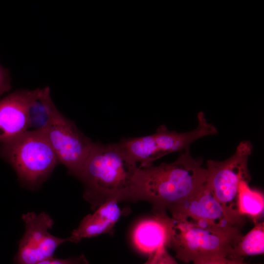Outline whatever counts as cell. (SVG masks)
Here are the masks:
<instances>
[{
	"mask_svg": "<svg viewBox=\"0 0 264 264\" xmlns=\"http://www.w3.org/2000/svg\"><path fill=\"white\" fill-rule=\"evenodd\" d=\"M123 212L117 201H106L94 210L93 213L84 218L67 238L68 242L77 243L83 239L109 233L124 214Z\"/></svg>",
	"mask_w": 264,
	"mask_h": 264,
	"instance_id": "cell-12",
	"label": "cell"
},
{
	"mask_svg": "<svg viewBox=\"0 0 264 264\" xmlns=\"http://www.w3.org/2000/svg\"><path fill=\"white\" fill-rule=\"evenodd\" d=\"M197 118L198 126L189 132L170 131L161 125L152 134L124 137L118 143L131 164L140 168L147 167L167 154L189 150L191 144L198 139L218 133L217 129L207 122L203 112H198Z\"/></svg>",
	"mask_w": 264,
	"mask_h": 264,
	"instance_id": "cell-5",
	"label": "cell"
},
{
	"mask_svg": "<svg viewBox=\"0 0 264 264\" xmlns=\"http://www.w3.org/2000/svg\"><path fill=\"white\" fill-rule=\"evenodd\" d=\"M39 99L47 113L46 122L40 129L45 133L58 162L78 178L94 142L58 110L51 98L49 87L40 89Z\"/></svg>",
	"mask_w": 264,
	"mask_h": 264,
	"instance_id": "cell-6",
	"label": "cell"
},
{
	"mask_svg": "<svg viewBox=\"0 0 264 264\" xmlns=\"http://www.w3.org/2000/svg\"><path fill=\"white\" fill-rule=\"evenodd\" d=\"M175 220L229 231H242L245 217L231 211L214 196L206 182L181 202L167 208Z\"/></svg>",
	"mask_w": 264,
	"mask_h": 264,
	"instance_id": "cell-8",
	"label": "cell"
},
{
	"mask_svg": "<svg viewBox=\"0 0 264 264\" xmlns=\"http://www.w3.org/2000/svg\"><path fill=\"white\" fill-rule=\"evenodd\" d=\"M41 88L15 90L0 100V144L10 142L28 131L29 110Z\"/></svg>",
	"mask_w": 264,
	"mask_h": 264,
	"instance_id": "cell-10",
	"label": "cell"
},
{
	"mask_svg": "<svg viewBox=\"0 0 264 264\" xmlns=\"http://www.w3.org/2000/svg\"><path fill=\"white\" fill-rule=\"evenodd\" d=\"M173 220V234L167 247L185 263L197 264L211 259L228 258L242 236V231L225 230L184 220Z\"/></svg>",
	"mask_w": 264,
	"mask_h": 264,
	"instance_id": "cell-4",
	"label": "cell"
},
{
	"mask_svg": "<svg viewBox=\"0 0 264 264\" xmlns=\"http://www.w3.org/2000/svg\"><path fill=\"white\" fill-rule=\"evenodd\" d=\"M22 219L25 232L15 257L17 264H34L51 258L60 245L68 242L67 238H58L49 232L54 221L46 213L28 212Z\"/></svg>",
	"mask_w": 264,
	"mask_h": 264,
	"instance_id": "cell-9",
	"label": "cell"
},
{
	"mask_svg": "<svg viewBox=\"0 0 264 264\" xmlns=\"http://www.w3.org/2000/svg\"><path fill=\"white\" fill-rule=\"evenodd\" d=\"M11 88L9 71L0 64V96Z\"/></svg>",
	"mask_w": 264,
	"mask_h": 264,
	"instance_id": "cell-17",
	"label": "cell"
},
{
	"mask_svg": "<svg viewBox=\"0 0 264 264\" xmlns=\"http://www.w3.org/2000/svg\"><path fill=\"white\" fill-rule=\"evenodd\" d=\"M149 264H178L168 252L165 247L158 249L154 253L149 256Z\"/></svg>",
	"mask_w": 264,
	"mask_h": 264,
	"instance_id": "cell-15",
	"label": "cell"
},
{
	"mask_svg": "<svg viewBox=\"0 0 264 264\" xmlns=\"http://www.w3.org/2000/svg\"><path fill=\"white\" fill-rule=\"evenodd\" d=\"M252 145L242 141L235 153L223 161L208 160L207 162L206 183L217 200L227 209L239 213L237 195L240 183L249 182L248 160ZM240 214V213H239Z\"/></svg>",
	"mask_w": 264,
	"mask_h": 264,
	"instance_id": "cell-7",
	"label": "cell"
},
{
	"mask_svg": "<svg viewBox=\"0 0 264 264\" xmlns=\"http://www.w3.org/2000/svg\"><path fill=\"white\" fill-rule=\"evenodd\" d=\"M248 183L242 181L240 184L237 195V209L241 215L251 217L255 223L263 215L264 195L258 190L251 189Z\"/></svg>",
	"mask_w": 264,
	"mask_h": 264,
	"instance_id": "cell-14",
	"label": "cell"
},
{
	"mask_svg": "<svg viewBox=\"0 0 264 264\" xmlns=\"http://www.w3.org/2000/svg\"><path fill=\"white\" fill-rule=\"evenodd\" d=\"M264 252V223L256 222L254 227L242 236L231 250L228 258L243 261L246 256L263 254Z\"/></svg>",
	"mask_w": 264,
	"mask_h": 264,
	"instance_id": "cell-13",
	"label": "cell"
},
{
	"mask_svg": "<svg viewBox=\"0 0 264 264\" xmlns=\"http://www.w3.org/2000/svg\"><path fill=\"white\" fill-rule=\"evenodd\" d=\"M197 264H250L244 262V261H240L231 260L228 258H216L207 260Z\"/></svg>",
	"mask_w": 264,
	"mask_h": 264,
	"instance_id": "cell-18",
	"label": "cell"
},
{
	"mask_svg": "<svg viewBox=\"0 0 264 264\" xmlns=\"http://www.w3.org/2000/svg\"><path fill=\"white\" fill-rule=\"evenodd\" d=\"M167 210L152 208V214L139 220L132 232L135 249L149 256L168 247L173 234L174 220Z\"/></svg>",
	"mask_w": 264,
	"mask_h": 264,
	"instance_id": "cell-11",
	"label": "cell"
},
{
	"mask_svg": "<svg viewBox=\"0 0 264 264\" xmlns=\"http://www.w3.org/2000/svg\"><path fill=\"white\" fill-rule=\"evenodd\" d=\"M0 156L14 169L22 185L31 190L41 186L59 163L42 129L27 131L1 144Z\"/></svg>",
	"mask_w": 264,
	"mask_h": 264,
	"instance_id": "cell-3",
	"label": "cell"
},
{
	"mask_svg": "<svg viewBox=\"0 0 264 264\" xmlns=\"http://www.w3.org/2000/svg\"><path fill=\"white\" fill-rule=\"evenodd\" d=\"M34 264H88V262L85 256L82 254L65 259H59L52 257Z\"/></svg>",
	"mask_w": 264,
	"mask_h": 264,
	"instance_id": "cell-16",
	"label": "cell"
},
{
	"mask_svg": "<svg viewBox=\"0 0 264 264\" xmlns=\"http://www.w3.org/2000/svg\"><path fill=\"white\" fill-rule=\"evenodd\" d=\"M143 264H149V261L148 259Z\"/></svg>",
	"mask_w": 264,
	"mask_h": 264,
	"instance_id": "cell-19",
	"label": "cell"
},
{
	"mask_svg": "<svg viewBox=\"0 0 264 264\" xmlns=\"http://www.w3.org/2000/svg\"><path fill=\"white\" fill-rule=\"evenodd\" d=\"M137 167L128 161L118 142H94L78 178L84 185V199L93 210L109 200L128 201Z\"/></svg>",
	"mask_w": 264,
	"mask_h": 264,
	"instance_id": "cell-2",
	"label": "cell"
},
{
	"mask_svg": "<svg viewBox=\"0 0 264 264\" xmlns=\"http://www.w3.org/2000/svg\"><path fill=\"white\" fill-rule=\"evenodd\" d=\"M202 163V159L194 158L188 150L173 162L138 167L132 176L128 201H145L153 208L167 210L206 182L207 170Z\"/></svg>",
	"mask_w": 264,
	"mask_h": 264,
	"instance_id": "cell-1",
	"label": "cell"
}]
</instances>
